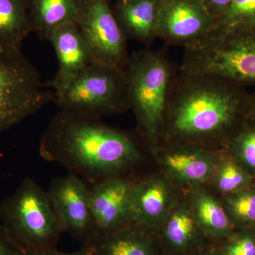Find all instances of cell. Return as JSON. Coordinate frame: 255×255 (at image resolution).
I'll return each mask as SVG.
<instances>
[{
    "label": "cell",
    "mask_w": 255,
    "mask_h": 255,
    "mask_svg": "<svg viewBox=\"0 0 255 255\" xmlns=\"http://www.w3.org/2000/svg\"><path fill=\"white\" fill-rule=\"evenodd\" d=\"M209 12L218 21V23L226 13L232 0H201Z\"/></svg>",
    "instance_id": "obj_27"
},
{
    "label": "cell",
    "mask_w": 255,
    "mask_h": 255,
    "mask_svg": "<svg viewBox=\"0 0 255 255\" xmlns=\"http://www.w3.org/2000/svg\"><path fill=\"white\" fill-rule=\"evenodd\" d=\"M55 96L22 51L0 49V133L36 114Z\"/></svg>",
    "instance_id": "obj_7"
},
{
    "label": "cell",
    "mask_w": 255,
    "mask_h": 255,
    "mask_svg": "<svg viewBox=\"0 0 255 255\" xmlns=\"http://www.w3.org/2000/svg\"><path fill=\"white\" fill-rule=\"evenodd\" d=\"M48 41L54 48L58 70L48 85L55 98L63 95L70 82L95 60L85 38L75 23H67L55 29Z\"/></svg>",
    "instance_id": "obj_12"
},
{
    "label": "cell",
    "mask_w": 255,
    "mask_h": 255,
    "mask_svg": "<svg viewBox=\"0 0 255 255\" xmlns=\"http://www.w3.org/2000/svg\"><path fill=\"white\" fill-rule=\"evenodd\" d=\"M162 164L179 182L197 186L214 177L217 163L215 157L198 145L174 143L162 155Z\"/></svg>",
    "instance_id": "obj_14"
},
{
    "label": "cell",
    "mask_w": 255,
    "mask_h": 255,
    "mask_svg": "<svg viewBox=\"0 0 255 255\" xmlns=\"http://www.w3.org/2000/svg\"><path fill=\"white\" fill-rule=\"evenodd\" d=\"M218 162L214 175L218 190L224 195L241 191L255 184L253 176L228 151Z\"/></svg>",
    "instance_id": "obj_21"
},
{
    "label": "cell",
    "mask_w": 255,
    "mask_h": 255,
    "mask_svg": "<svg viewBox=\"0 0 255 255\" xmlns=\"http://www.w3.org/2000/svg\"><path fill=\"white\" fill-rule=\"evenodd\" d=\"M222 204L233 226L243 230L255 228V184L224 195Z\"/></svg>",
    "instance_id": "obj_22"
},
{
    "label": "cell",
    "mask_w": 255,
    "mask_h": 255,
    "mask_svg": "<svg viewBox=\"0 0 255 255\" xmlns=\"http://www.w3.org/2000/svg\"><path fill=\"white\" fill-rule=\"evenodd\" d=\"M164 0H123L112 4L119 26L127 39L149 47L157 39L159 14Z\"/></svg>",
    "instance_id": "obj_15"
},
{
    "label": "cell",
    "mask_w": 255,
    "mask_h": 255,
    "mask_svg": "<svg viewBox=\"0 0 255 255\" xmlns=\"http://www.w3.org/2000/svg\"><path fill=\"white\" fill-rule=\"evenodd\" d=\"M0 219V224L23 253L56 249L64 233L48 191L30 178L1 203Z\"/></svg>",
    "instance_id": "obj_5"
},
{
    "label": "cell",
    "mask_w": 255,
    "mask_h": 255,
    "mask_svg": "<svg viewBox=\"0 0 255 255\" xmlns=\"http://www.w3.org/2000/svg\"><path fill=\"white\" fill-rule=\"evenodd\" d=\"M218 25L201 0H164L159 14L157 38L167 46H195Z\"/></svg>",
    "instance_id": "obj_10"
},
{
    "label": "cell",
    "mask_w": 255,
    "mask_h": 255,
    "mask_svg": "<svg viewBox=\"0 0 255 255\" xmlns=\"http://www.w3.org/2000/svg\"><path fill=\"white\" fill-rule=\"evenodd\" d=\"M54 102L61 111L92 118L125 112L129 110L125 70L93 60Z\"/></svg>",
    "instance_id": "obj_6"
},
{
    "label": "cell",
    "mask_w": 255,
    "mask_h": 255,
    "mask_svg": "<svg viewBox=\"0 0 255 255\" xmlns=\"http://www.w3.org/2000/svg\"><path fill=\"white\" fill-rule=\"evenodd\" d=\"M191 209L198 226L214 234L228 235L233 226L223 204L205 189H196L191 198Z\"/></svg>",
    "instance_id": "obj_19"
},
{
    "label": "cell",
    "mask_w": 255,
    "mask_h": 255,
    "mask_svg": "<svg viewBox=\"0 0 255 255\" xmlns=\"http://www.w3.org/2000/svg\"><path fill=\"white\" fill-rule=\"evenodd\" d=\"M129 109L136 119L140 135L151 147L163 138L169 92L179 66L164 48L133 52L125 68Z\"/></svg>",
    "instance_id": "obj_3"
},
{
    "label": "cell",
    "mask_w": 255,
    "mask_h": 255,
    "mask_svg": "<svg viewBox=\"0 0 255 255\" xmlns=\"http://www.w3.org/2000/svg\"><path fill=\"white\" fill-rule=\"evenodd\" d=\"M175 204V194L165 179L146 178L132 188L131 221L143 228L155 227L165 221Z\"/></svg>",
    "instance_id": "obj_13"
},
{
    "label": "cell",
    "mask_w": 255,
    "mask_h": 255,
    "mask_svg": "<svg viewBox=\"0 0 255 255\" xmlns=\"http://www.w3.org/2000/svg\"><path fill=\"white\" fill-rule=\"evenodd\" d=\"M164 222L167 239L178 248L189 245L195 235L196 227L199 226L190 205L184 203L176 204Z\"/></svg>",
    "instance_id": "obj_20"
},
{
    "label": "cell",
    "mask_w": 255,
    "mask_h": 255,
    "mask_svg": "<svg viewBox=\"0 0 255 255\" xmlns=\"http://www.w3.org/2000/svg\"><path fill=\"white\" fill-rule=\"evenodd\" d=\"M253 229L233 237L225 248L226 255H255V232Z\"/></svg>",
    "instance_id": "obj_25"
},
{
    "label": "cell",
    "mask_w": 255,
    "mask_h": 255,
    "mask_svg": "<svg viewBox=\"0 0 255 255\" xmlns=\"http://www.w3.org/2000/svg\"><path fill=\"white\" fill-rule=\"evenodd\" d=\"M107 1L110 3L111 5L115 4V3L119 2V1H123V0H107Z\"/></svg>",
    "instance_id": "obj_31"
},
{
    "label": "cell",
    "mask_w": 255,
    "mask_h": 255,
    "mask_svg": "<svg viewBox=\"0 0 255 255\" xmlns=\"http://www.w3.org/2000/svg\"><path fill=\"white\" fill-rule=\"evenodd\" d=\"M58 251L56 249L40 250L24 252L21 255H58Z\"/></svg>",
    "instance_id": "obj_28"
},
{
    "label": "cell",
    "mask_w": 255,
    "mask_h": 255,
    "mask_svg": "<svg viewBox=\"0 0 255 255\" xmlns=\"http://www.w3.org/2000/svg\"><path fill=\"white\" fill-rule=\"evenodd\" d=\"M26 0H0V49L21 51V46L31 33Z\"/></svg>",
    "instance_id": "obj_18"
},
{
    "label": "cell",
    "mask_w": 255,
    "mask_h": 255,
    "mask_svg": "<svg viewBox=\"0 0 255 255\" xmlns=\"http://www.w3.org/2000/svg\"></svg>",
    "instance_id": "obj_32"
},
{
    "label": "cell",
    "mask_w": 255,
    "mask_h": 255,
    "mask_svg": "<svg viewBox=\"0 0 255 255\" xmlns=\"http://www.w3.org/2000/svg\"><path fill=\"white\" fill-rule=\"evenodd\" d=\"M40 155L95 184L132 167L141 157L135 137L100 119L60 111L42 137Z\"/></svg>",
    "instance_id": "obj_2"
},
{
    "label": "cell",
    "mask_w": 255,
    "mask_h": 255,
    "mask_svg": "<svg viewBox=\"0 0 255 255\" xmlns=\"http://www.w3.org/2000/svg\"><path fill=\"white\" fill-rule=\"evenodd\" d=\"M135 182L120 177L107 178L90 188V209L98 235L131 221V196Z\"/></svg>",
    "instance_id": "obj_11"
},
{
    "label": "cell",
    "mask_w": 255,
    "mask_h": 255,
    "mask_svg": "<svg viewBox=\"0 0 255 255\" xmlns=\"http://www.w3.org/2000/svg\"><path fill=\"white\" fill-rule=\"evenodd\" d=\"M22 253L0 224V255H21Z\"/></svg>",
    "instance_id": "obj_26"
},
{
    "label": "cell",
    "mask_w": 255,
    "mask_h": 255,
    "mask_svg": "<svg viewBox=\"0 0 255 255\" xmlns=\"http://www.w3.org/2000/svg\"><path fill=\"white\" fill-rule=\"evenodd\" d=\"M83 0H26L32 31L48 41L57 28L77 23Z\"/></svg>",
    "instance_id": "obj_16"
},
{
    "label": "cell",
    "mask_w": 255,
    "mask_h": 255,
    "mask_svg": "<svg viewBox=\"0 0 255 255\" xmlns=\"http://www.w3.org/2000/svg\"><path fill=\"white\" fill-rule=\"evenodd\" d=\"M250 92L228 79L178 72L169 92L163 138L227 145L249 117Z\"/></svg>",
    "instance_id": "obj_1"
},
{
    "label": "cell",
    "mask_w": 255,
    "mask_h": 255,
    "mask_svg": "<svg viewBox=\"0 0 255 255\" xmlns=\"http://www.w3.org/2000/svg\"><path fill=\"white\" fill-rule=\"evenodd\" d=\"M179 70L255 87V25L233 28L216 26L200 43L184 49Z\"/></svg>",
    "instance_id": "obj_4"
},
{
    "label": "cell",
    "mask_w": 255,
    "mask_h": 255,
    "mask_svg": "<svg viewBox=\"0 0 255 255\" xmlns=\"http://www.w3.org/2000/svg\"><path fill=\"white\" fill-rule=\"evenodd\" d=\"M249 117L255 119V88L253 92H250Z\"/></svg>",
    "instance_id": "obj_29"
},
{
    "label": "cell",
    "mask_w": 255,
    "mask_h": 255,
    "mask_svg": "<svg viewBox=\"0 0 255 255\" xmlns=\"http://www.w3.org/2000/svg\"><path fill=\"white\" fill-rule=\"evenodd\" d=\"M90 188L85 181L69 173L55 178L48 191V196L63 232L87 248L98 236L89 200Z\"/></svg>",
    "instance_id": "obj_9"
},
{
    "label": "cell",
    "mask_w": 255,
    "mask_h": 255,
    "mask_svg": "<svg viewBox=\"0 0 255 255\" xmlns=\"http://www.w3.org/2000/svg\"><path fill=\"white\" fill-rule=\"evenodd\" d=\"M142 228L133 222L127 223L98 235L85 249L92 255H151L150 244L142 235Z\"/></svg>",
    "instance_id": "obj_17"
},
{
    "label": "cell",
    "mask_w": 255,
    "mask_h": 255,
    "mask_svg": "<svg viewBox=\"0 0 255 255\" xmlns=\"http://www.w3.org/2000/svg\"><path fill=\"white\" fill-rule=\"evenodd\" d=\"M76 23L95 60L125 70L128 39L109 1L83 0Z\"/></svg>",
    "instance_id": "obj_8"
},
{
    "label": "cell",
    "mask_w": 255,
    "mask_h": 255,
    "mask_svg": "<svg viewBox=\"0 0 255 255\" xmlns=\"http://www.w3.org/2000/svg\"><path fill=\"white\" fill-rule=\"evenodd\" d=\"M58 255H92L90 252L85 248H81L80 251L75 252V253H63L58 252Z\"/></svg>",
    "instance_id": "obj_30"
},
{
    "label": "cell",
    "mask_w": 255,
    "mask_h": 255,
    "mask_svg": "<svg viewBox=\"0 0 255 255\" xmlns=\"http://www.w3.org/2000/svg\"><path fill=\"white\" fill-rule=\"evenodd\" d=\"M255 25V0H232L217 27L233 28Z\"/></svg>",
    "instance_id": "obj_24"
},
{
    "label": "cell",
    "mask_w": 255,
    "mask_h": 255,
    "mask_svg": "<svg viewBox=\"0 0 255 255\" xmlns=\"http://www.w3.org/2000/svg\"><path fill=\"white\" fill-rule=\"evenodd\" d=\"M226 147L255 181V119L248 117L241 130Z\"/></svg>",
    "instance_id": "obj_23"
}]
</instances>
